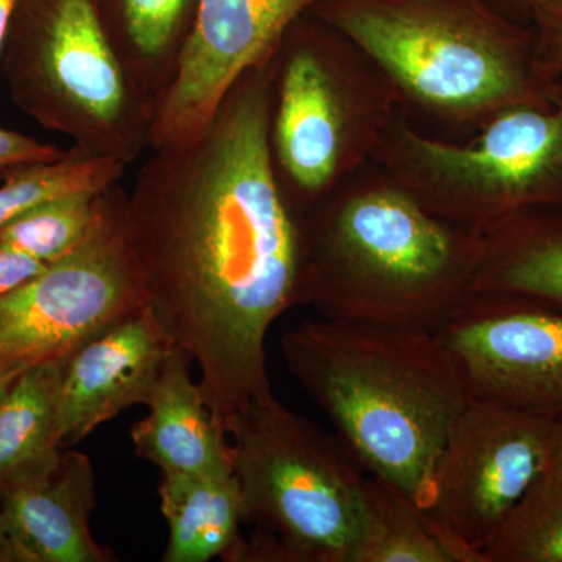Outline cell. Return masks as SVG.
<instances>
[{
	"label": "cell",
	"mask_w": 562,
	"mask_h": 562,
	"mask_svg": "<svg viewBox=\"0 0 562 562\" xmlns=\"http://www.w3.org/2000/svg\"><path fill=\"white\" fill-rule=\"evenodd\" d=\"M271 60L236 80L198 135L150 150L127 192L147 305L198 362L203 397L225 431L249 403L272 395L269 331L305 305L301 217L269 157Z\"/></svg>",
	"instance_id": "cell-1"
},
{
	"label": "cell",
	"mask_w": 562,
	"mask_h": 562,
	"mask_svg": "<svg viewBox=\"0 0 562 562\" xmlns=\"http://www.w3.org/2000/svg\"><path fill=\"white\" fill-rule=\"evenodd\" d=\"M305 305L436 331L471 295L482 235L436 216L375 160L301 216Z\"/></svg>",
	"instance_id": "cell-2"
},
{
	"label": "cell",
	"mask_w": 562,
	"mask_h": 562,
	"mask_svg": "<svg viewBox=\"0 0 562 562\" xmlns=\"http://www.w3.org/2000/svg\"><path fill=\"white\" fill-rule=\"evenodd\" d=\"M281 353L361 468L427 508L436 461L472 397L438 333L322 317L284 333Z\"/></svg>",
	"instance_id": "cell-3"
},
{
	"label": "cell",
	"mask_w": 562,
	"mask_h": 562,
	"mask_svg": "<svg viewBox=\"0 0 562 562\" xmlns=\"http://www.w3.org/2000/svg\"><path fill=\"white\" fill-rule=\"evenodd\" d=\"M353 40L391 81L408 124L464 140L502 111L549 101L531 25L484 0H316L308 10Z\"/></svg>",
	"instance_id": "cell-4"
},
{
	"label": "cell",
	"mask_w": 562,
	"mask_h": 562,
	"mask_svg": "<svg viewBox=\"0 0 562 562\" xmlns=\"http://www.w3.org/2000/svg\"><path fill=\"white\" fill-rule=\"evenodd\" d=\"M398 113L391 81L353 40L308 11L292 22L271 60L268 146L299 217L372 160Z\"/></svg>",
	"instance_id": "cell-5"
},
{
	"label": "cell",
	"mask_w": 562,
	"mask_h": 562,
	"mask_svg": "<svg viewBox=\"0 0 562 562\" xmlns=\"http://www.w3.org/2000/svg\"><path fill=\"white\" fill-rule=\"evenodd\" d=\"M227 432L251 527L233 562H355L368 476L342 439L273 394Z\"/></svg>",
	"instance_id": "cell-6"
},
{
	"label": "cell",
	"mask_w": 562,
	"mask_h": 562,
	"mask_svg": "<svg viewBox=\"0 0 562 562\" xmlns=\"http://www.w3.org/2000/svg\"><path fill=\"white\" fill-rule=\"evenodd\" d=\"M0 68L18 109L91 157L132 165L157 105L122 65L95 0H16Z\"/></svg>",
	"instance_id": "cell-7"
},
{
	"label": "cell",
	"mask_w": 562,
	"mask_h": 562,
	"mask_svg": "<svg viewBox=\"0 0 562 562\" xmlns=\"http://www.w3.org/2000/svg\"><path fill=\"white\" fill-rule=\"evenodd\" d=\"M372 160L425 209L479 235L562 202V79L549 101L502 111L464 140L432 138L398 113Z\"/></svg>",
	"instance_id": "cell-8"
},
{
	"label": "cell",
	"mask_w": 562,
	"mask_h": 562,
	"mask_svg": "<svg viewBox=\"0 0 562 562\" xmlns=\"http://www.w3.org/2000/svg\"><path fill=\"white\" fill-rule=\"evenodd\" d=\"M146 305L127 191L116 181L102 191L98 217L76 249L0 295V355L60 357Z\"/></svg>",
	"instance_id": "cell-9"
},
{
	"label": "cell",
	"mask_w": 562,
	"mask_h": 562,
	"mask_svg": "<svg viewBox=\"0 0 562 562\" xmlns=\"http://www.w3.org/2000/svg\"><path fill=\"white\" fill-rule=\"evenodd\" d=\"M554 420L471 397L443 442L427 509L483 562V552L546 473Z\"/></svg>",
	"instance_id": "cell-10"
},
{
	"label": "cell",
	"mask_w": 562,
	"mask_h": 562,
	"mask_svg": "<svg viewBox=\"0 0 562 562\" xmlns=\"http://www.w3.org/2000/svg\"><path fill=\"white\" fill-rule=\"evenodd\" d=\"M436 333L460 362L472 397L562 416V313L472 292Z\"/></svg>",
	"instance_id": "cell-11"
},
{
	"label": "cell",
	"mask_w": 562,
	"mask_h": 562,
	"mask_svg": "<svg viewBox=\"0 0 562 562\" xmlns=\"http://www.w3.org/2000/svg\"><path fill=\"white\" fill-rule=\"evenodd\" d=\"M316 0H199L179 74L157 106L149 149L176 146L213 120L247 70L271 60L281 38Z\"/></svg>",
	"instance_id": "cell-12"
},
{
	"label": "cell",
	"mask_w": 562,
	"mask_h": 562,
	"mask_svg": "<svg viewBox=\"0 0 562 562\" xmlns=\"http://www.w3.org/2000/svg\"><path fill=\"white\" fill-rule=\"evenodd\" d=\"M173 346L146 305L69 351L58 392L61 449L76 446L125 409L147 405Z\"/></svg>",
	"instance_id": "cell-13"
},
{
	"label": "cell",
	"mask_w": 562,
	"mask_h": 562,
	"mask_svg": "<svg viewBox=\"0 0 562 562\" xmlns=\"http://www.w3.org/2000/svg\"><path fill=\"white\" fill-rule=\"evenodd\" d=\"M95 476L88 454L63 449L49 471L0 491V509L33 562H110L91 535Z\"/></svg>",
	"instance_id": "cell-14"
},
{
	"label": "cell",
	"mask_w": 562,
	"mask_h": 562,
	"mask_svg": "<svg viewBox=\"0 0 562 562\" xmlns=\"http://www.w3.org/2000/svg\"><path fill=\"white\" fill-rule=\"evenodd\" d=\"M191 362L187 351L173 346L146 405L149 414L133 425V449L161 473L235 472L231 436L211 413L201 384L191 379Z\"/></svg>",
	"instance_id": "cell-15"
},
{
	"label": "cell",
	"mask_w": 562,
	"mask_h": 562,
	"mask_svg": "<svg viewBox=\"0 0 562 562\" xmlns=\"http://www.w3.org/2000/svg\"><path fill=\"white\" fill-rule=\"evenodd\" d=\"M472 292L562 313V202L531 206L484 233Z\"/></svg>",
	"instance_id": "cell-16"
},
{
	"label": "cell",
	"mask_w": 562,
	"mask_h": 562,
	"mask_svg": "<svg viewBox=\"0 0 562 562\" xmlns=\"http://www.w3.org/2000/svg\"><path fill=\"white\" fill-rule=\"evenodd\" d=\"M160 512L168 524L162 562L233 561L243 543V494L235 472L161 473Z\"/></svg>",
	"instance_id": "cell-17"
},
{
	"label": "cell",
	"mask_w": 562,
	"mask_h": 562,
	"mask_svg": "<svg viewBox=\"0 0 562 562\" xmlns=\"http://www.w3.org/2000/svg\"><path fill=\"white\" fill-rule=\"evenodd\" d=\"M117 57L155 105L179 74L199 0H95Z\"/></svg>",
	"instance_id": "cell-18"
},
{
	"label": "cell",
	"mask_w": 562,
	"mask_h": 562,
	"mask_svg": "<svg viewBox=\"0 0 562 562\" xmlns=\"http://www.w3.org/2000/svg\"><path fill=\"white\" fill-rule=\"evenodd\" d=\"M66 357L35 362L0 401V491L60 460L57 406Z\"/></svg>",
	"instance_id": "cell-19"
},
{
	"label": "cell",
	"mask_w": 562,
	"mask_h": 562,
	"mask_svg": "<svg viewBox=\"0 0 562 562\" xmlns=\"http://www.w3.org/2000/svg\"><path fill=\"white\" fill-rule=\"evenodd\" d=\"M355 562H476L431 513L369 476Z\"/></svg>",
	"instance_id": "cell-20"
},
{
	"label": "cell",
	"mask_w": 562,
	"mask_h": 562,
	"mask_svg": "<svg viewBox=\"0 0 562 562\" xmlns=\"http://www.w3.org/2000/svg\"><path fill=\"white\" fill-rule=\"evenodd\" d=\"M127 165L111 158L91 157L76 149L58 160L27 166L0 181V228L25 211L57 195L101 191L121 180Z\"/></svg>",
	"instance_id": "cell-21"
},
{
	"label": "cell",
	"mask_w": 562,
	"mask_h": 562,
	"mask_svg": "<svg viewBox=\"0 0 562 562\" xmlns=\"http://www.w3.org/2000/svg\"><path fill=\"white\" fill-rule=\"evenodd\" d=\"M103 190L68 192L41 202L0 228V241L44 265L60 260L91 231Z\"/></svg>",
	"instance_id": "cell-22"
},
{
	"label": "cell",
	"mask_w": 562,
	"mask_h": 562,
	"mask_svg": "<svg viewBox=\"0 0 562 562\" xmlns=\"http://www.w3.org/2000/svg\"><path fill=\"white\" fill-rule=\"evenodd\" d=\"M483 562H562V475H542L509 514Z\"/></svg>",
	"instance_id": "cell-23"
},
{
	"label": "cell",
	"mask_w": 562,
	"mask_h": 562,
	"mask_svg": "<svg viewBox=\"0 0 562 562\" xmlns=\"http://www.w3.org/2000/svg\"><path fill=\"white\" fill-rule=\"evenodd\" d=\"M538 68L546 79H562V0H530Z\"/></svg>",
	"instance_id": "cell-24"
},
{
	"label": "cell",
	"mask_w": 562,
	"mask_h": 562,
	"mask_svg": "<svg viewBox=\"0 0 562 562\" xmlns=\"http://www.w3.org/2000/svg\"><path fill=\"white\" fill-rule=\"evenodd\" d=\"M66 150L0 127V181L27 166L58 160Z\"/></svg>",
	"instance_id": "cell-25"
},
{
	"label": "cell",
	"mask_w": 562,
	"mask_h": 562,
	"mask_svg": "<svg viewBox=\"0 0 562 562\" xmlns=\"http://www.w3.org/2000/svg\"><path fill=\"white\" fill-rule=\"evenodd\" d=\"M46 266L9 244L0 241V295L32 279Z\"/></svg>",
	"instance_id": "cell-26"
},
{
	"label": "cell",
	"mask_w": 562,
	"mask_h": 562,
	"mask_svg": "<svg viewBox=\"0 0 562 562\" xmlns=\"http://www.w3.org/2000/svg\"><path fill=\"white\" fill-rule=\"evenodd\" d=\"M0 562H33L27 550L14 538L2 509H0Z\"/></svg>",
	"instance_id": "cell-27"
},
{
	"label": "cell",
	"mask_w": 562,
	"mask_h": 562,
	"mask_svg": "<svg viewBox=\"0 0 562 562\" xmlns=\"http://www.w3.org/2000/svg\"><path fill=\"white\" fill-rule=\"evenodd\" d=\"M38 361L24 360V358L3 357L0 355V401L10 391L14 382Z\"/></svg>",
	"instance_id": "cell-28"
},
{
	"label": "cell",
	"mask_w": 562,
	"mask_h": 562,
	"mask_svg": "<svg viewBox=\"0 0 562 562\" xmlns=\"http://www.w3.org/2000/svg\"><path fill=\"white\" fill-rule=\"evenodd\" d=\"M509 20L530 25V0H484Z\"/></svg>",
	"instance_id": "cell-29"
},
{
	"label": "cell",
	"mask_w": 562,
	"mask_h": 562,
	"mask_svg": "<svg viewBox=\"0 0 562 562\" xmlns=\"http://www.w3.org/2000/svg\"><path fill=\"white\" fill-rule=\"evenodd\" d=\"M543 475H562V416L554 420L552 450Z\"/></svg>",
	"instance_id": "cell-30"
},
{
	"label": "cell",
	"mask_w": 562,
	"mask_h": 562,
	"mask_svg": "<svg viewBox=\"0 0 562 562\" xmlns=\"http://www.w3.org/2000/svg\"><path fill=\"white\" fill-rule=\"evenodd\" d=\"M14 7H16V0H0V57H2L3 46H5L7 35H9Z\"/></svg>",
	"instance_id": "cell-31"
}]
</instances>
